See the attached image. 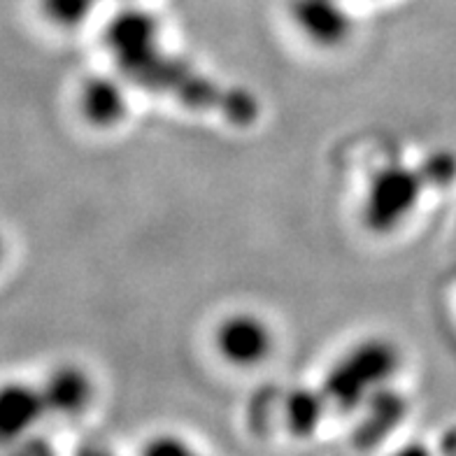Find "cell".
<instances>
[{
    "mask_svg": "<svg viewBox=\"0 0 456 456\" xmlns=\"http://www.w3.org/2000/svg\"><path fill=\"white\" fill-rule=\"evenodd\" d=\"M117 70L133 85L154 94H168L189 108L215 110L233 124H252L258 117V105L252 94L242 89H222L184 61L163 54L161 45L147 49L138 59L121 63Z\"/></svg>",
    "mask_w": 456,
    "mask_h": 456,
    "instance_id": "obj_1",
    "label": "cell"
},
{
    "mask_svg": "<svg viewBox=\"0 0 456 456\" xmlns=\"http://www.w3.org/2000/svg\"><path fill=\"white\" fill-rule=\"evenodd\" d=\"M12 456H56L43 438H26L17 443V452Z\"/></svg>",
    "mask_w": 456,
    "mask_h": 456,
    "instance_id": "obj_15",
    "label": "cell"
},
{
    "mask_svg": "<svg viewBox=\"0 0 456 456\" xmlns=\"http://www.w3.org/2000/svg\"><path fill=\"white\" fill-rule=\"evenodd\" d=\"M427 186L428 180L421 168L391 163L375 173L368 184L363 199V224L379 235L396 231L417 210Z\"/></svg>",
    "mask_w": 456,
    "mask_h": 456,
    "instance_id": "obj_3",
    "label": "cell"
},
{
    "mask_svg": "<svg viewBox=\"0 0 456 456\" xmlns=\"http://www.w3.org/2000/svg\"><path fill=\"white\" fill-rule=\"evenodd\" d=\"M49 414L40 385L10 382L0 396V433L5 443H21L30 438L33 428Z\"/></svg>",
    "mask_w": 456,
    "mask_h": 456,
    "instance_id": "obj_7",
    "label": "cell"
},
{
    "mask_svg": "<svg viewBox=\"0 0 456 456\" xmlns=\"http://www.w3.org/2000/svg\"><path fill=\"white\" fill-rule=\"evenodd\" d=\"M117 3H121V5H126V3H135V0H117Z\"/></svg>",
    "mask_w": 456,
    "mask_h": 456,
    "instance_id": "obj_18",
    "label": "cell"
},
{
    "mask_svg": "<svg viewBox=\"0 0 456 456\" xmlns=\"http://www.w3.org/2000/svg\"><path fill=\"white\" fill-rule=\"evenodd\" d=\"M428 161V159H427ZM456 170V163L454 159L447 157V154H443V157H433L431 161L421 168V173L427 175L428 184H433V182H440V184H447V180H452V175H454Z\"/></svg>",
    "mask_w": 456,
    "mask_h": 456,
    "instance_id": "obj_14",
    "label": "cell"
},
{
    "mask_svg": "<svg viewBox=\"0 0 456 456\" xmlns=\"http://www.w3.org/2000/svg\"><path fill=\"white\" fill-rule=\"evenodd\" d=\"M82 456H112V454H108V452L98 450V447H89V450H86Z\"/></svg>",
    "mask_w": 456,
    "mask_h": 456,
    "instance_id": "obj_17",
    "label": "cell"
},
{
    "mask_svg": "<svg viewBox=\"0 0 456 456\" xmlns=\"http://www.w3.org/2000/svg\"><path fill=\"white\" fill-rule=\"evenodd\" d=\"M138 456H203L196 444H191L177 433H157L144 440Z\"/></svg>",
    "mask_w": 456,
    "mask_h": 456,
    "instance_id": "obj_13",
    "label": "cell"
},
{
    "mask_svg": "<svg viewBox=\"0 0 456 456\" xmlns=\"http://www.w3.org/2000/svg\"><path fill=\"white\" fill-rule=\"evenodd\" d=\"M289 19L300 36L319 47L342 45L354 30V19L342 0H289Z\"/></svg>",
    "mask_w": 456,
    "mask_h": 456,
    "instance_id": "obj_6",
    "label": "cell"
},
{
    "mask_svg": "<svg viewBox=\"0 0 456 456\" xmlns=\"http://www.w3.org/2000/svg\"><path fill=\"white\" fill-rule=\"evenodd\" d=\"M361 412H363V417H361L352 438H354L356 447L370 450V447L385 443L387 436H391L401 427L403 417L408 412V403L398 391L387 385L368 398Z\"/></svg>",
    "mask_w": 456,
    "mask_h": 456,
    "instance_id": "obj_8",
    "label": "cell"
},
{
    "mask_svg": "<svg viewBox=\"0 0 456 456\" xmlns=\"http://www.w3.org/2000/svg\"><path fill=\"white\" fill-rule=\"evenodd\" d=\"M102 40L114 66H121L138 59L154 45H161V24L151 10H144L138 3H126L108 19Z\"/></svg>",
    "mask_w": 456,
    "mask_h": 456,
    "instance_id": "obj_5",
    "label": "cell"
},
{
    "mask_svg": "<svg viewBox=\"0 0 456 456\" xmlns=\"http://www.w3.org/2000/svg\"><path fill=\"white\" fill-rule=\"evenodd\" d=\"M82 117L94 128H114L126 119L128 91L117 77L96 75L89 77L79 91Z\"/></svg>",
    "mask_w": 456,
    "mask_h": 456,
    "instance_id": "obj_9",
    "label": "cell"
},
{
    "mask_svg": "<svg viewBox=\"0 0 456 456\" xmlns=\"http://www.w3.org/2000/svg\"><path fill=\"white\" fill-rule=\"evenodd\" d=\"M40 389L49 414H59V417H79L94 403V382L77 366L54 368Z\"/></svg>",
    "mask_w": 456,
    "mask_h": 456,
    "instance_id": "obj_10",
    "label": "cell"
},
{
    "mask_svg": "<svg viewBox=\"0 0 456 456\" xmlns=\"http://www.w3.org/2000/svg\"><path fill=\"white\" fill-rule=\"evenodd\" d=\"M101 0H40V10L49 24L56 28L72 30L85 26L96 12Z\"/></svg>",
    "mask_w": 456,
    "mask_h": 456,
    "instance_id": "obj_12",
    "label": "cell"
},
{
    "mask_svg": "<svg viewBox=\"0 0 456 456\" xmlns=\"http://www.w3.org/2000/svg\"><path fill=\"white\" fill-rule=\"evenodd\" d=\"M330 403L322 387H294L289 389L280 403V417H282L287 431L294 438H313L319 431Z\"/></svg>",
    "mask_w": 456,
    "mask_h": 456,
    "instance_id": "obj_11",
    "label": "cell"
},
{
    "mask_svg": "<svg viewBox=\"0 0 456 456\" xmlns=\"http://www.w3.org/2000/svg\"><path fill=\"white\" fill-rule=\"evenodd\" d=\"M216 354L233 368H254L275 349V336L265 319L254 313H233L216 324Z\"/></svg>",
    "mask_w": 456,
    "mask_h": 456,
    "instance_id": "obj_4",
    "label": "cell"
},
{
    "mask_svg": "<svg viewBox=\"0 0 456 456\" xmlns=\"http://www.w3.org/2000/svg\"><path fill=\"white\" fill-rule=\"evenodd\" d=\"M389 456H440V454L433 450V447H428L427 443L412 440V443H405L401 444V447H396Z\"/></svg>",
    "mask_w": 456,
    "mask_h": 456,
    "instance_id": "obj_16",
    "label": "cell"
},
{
    "mask_svg": "<svg viewBox=\"0 0 456 456\" xmlns=\"http://www.w3.org/2000/svg\"><path fill=\"white\" fill-rule=\"evenodd\" d=\"M401 359L396 347L387 340L370 338L359 342L326 372L322 391L338 412H359L368 398L387 387L396 375Z\"/></svg>",
    "mask_w": 456,
    "mask_h": 456,
    "instance_id": "obj_2",
    "label": "cell"
}]
</instances>
